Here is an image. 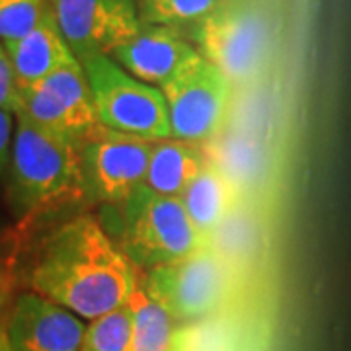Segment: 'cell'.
<instances>
[{
  "label": "cell",
  "mask_w": 351,
  "mask_h": 351,
  "mask_svg": "<svg viewBox=\"0 0 351 351\" xmlns=\"http://www.w3.org/2000/svg\"><path fill=\"white\" fill-rule=\"evenodd\" d=\"M45 0H0V41H16L27 36L47 10Z\"/></svg>",
  "instance_id": "cell-19"
},
{
  "label": "cell",
  "mask_w": 351,
  "mask_h": 351,
  "mask_svg": "<svg viewBox=\"0 0 351 351\" xmlns=\"http://www.w3.org/2000/svg\"><path fill=\"white\" fill-rule=\"evenodd\" d=\"M4 332L12 351H80L86 326L80 316L32 291L16 297Z\"/></svg>",
  "instance_id": "cell-11"
},
{
  "label": "cell",
  "mask_w": 351,
  "mask_h": 351,
  "mask_svg": "<svg viewBox=\"0 0 351 351\" xmlns=\"http://www.w3.org/2000/svg\"><path fill=\"white\" fill-rule=\"evenodd\" d=\"M129 308L133 314L131 351H172L180 343L182 336L176 332L174 316L141 283L131 293Z\"/></svg>",
  "instance_id": "cell-16"
},
{
  "label": "cell",
  "mask_w": 351,
  "mask_h": 351,
  "mask_svg": "<svg viewBox=\"0 0 351 351\" xmlns=\"http://www.w3.org/2000/svg\"><path fill=\"white\" fill-rule=\"evenodd\" d=\"M141 285L162 302L176 322H191L213 314L223 304L228 277L221 258L203 248L184 260L147 269Z\"/></svg>",
  "instance_id": "cell-8"
},
{
  "label": "cell",
  "mask_w": 351,
  "mask_h": 351,
  "mask_svg": "<svg viewBox=\"0 0 351 351\" xmlns=\"http://www.w3.org/2000/svg\"><path fill=\"white\" fill-rule=\"evenodd\" d=\"M8 301H10V277L4 271V267L0 265V318H2V313L6 311Z\"/></svg>",
  "instance_id": "cell-22"
},
{
  "label": "cell",
  "mask_w": 351,
  "mask_h": 351,
  "mask_svg": "<svg viewBox=\"0 0 351 351\" xmlns=\"http://www.w3.org/2000/svg\"><path fill=\"white\" fill-rule=\"evenodd\" d=\"M0 108L12 113L20 110V88L2 41H0Z\"/></svg>",
  "instance_id": "cell-20"
},
{
  "label": "cell",
  "mask_w": 351,
  "mask_h": 351,
  "mask_svg": "<svg viewBox=\"0 0 351 351\" xmlns=\"http://www.w3.org/2000/svg\"><path fill=\"white\" fill-rule=\"evenodd\" d=\"M2 45L12 63L18 88L36 84L76 59L66 45L49 6L41 16L39 24L27 36L16 41H6Z\"/></svg>",
  "instance_id": "cell-13"
},
{
  "label": "cell",
  "mask_w": 351,
  "mask_h": 351,
  "mask_svg": "<svg viewBox=\"0 0 351 351\" xmlns=\"http://www.w3.org/2000/svg\"><path fill=\"white\" fill-rule=\"evenodd\" d=\"M189 34L201 57L215 64L230 84L248 82L258 75L271 49L269 18L248 0H225Z\"/></svg>",
  "instance_id": "cell-4"
},
{
  "label": "cell",
  "mask_w": 351,
  "mask_h": 351,
  "mask_svg": "<svg viewBox=\"0 0 351 351\" xmlns=\"http://www.w3.org/2000/svg\"><path fill=\"white\" fill-rule=\"evenodd\" d=\"M123 205L121 244L135 267L152 269L207 248L180 197L141 188Z\"/></svg>",
  "instance_id": "cell-3"
},
{
  "label": "cell",
  "mask_w": 351,
  "mask_h": 351,
  "mask_svg": "<svg viewBox=\"0 0 351 351\" xmlns=\"http://www.w3.org/2000/svg\"><path fill=\"white\" fill-rule=\"evenodd\" d=\"M133 314L129 302L90 320L80 351H131Z\"/></svg>",
  "instance_id": "cell-18"
},
{
  "label": "cell",
  "mask_w": 351,
  "mask_h": 351,
  "mask_svg": "<svg viewBox=\"0 0 351 351\" xmlns=\"http://www.w3.org/2000/svg\"><path fill=\"white\" fill-rule=\"evenodd\" d=\"M135 265L94 217H76L43 242L32 289L80 318L94 320L131 299Z\"/></svg>",
  "instance_id": "cell-1"
},
{
  "label": "cell",
  "mask_w": 351,
  "mask_h": 351,
  "mask_svg": "<svg viewBox=\"0 0 351 351\" xmlns=\"http://www.w3.org/2000/svg\"><path fill=\"white\" fill-rule=\"evenodd\" d=\"M189 221L203 239H209L225 219L230 205V186L223 170L207 162L201 174L180 195Z\"/></svg>",
  "instance_id": "cell-15"
},
{
  "label": "cell",
  "mask_w": 351,
  "mask_h": 351,
  "mask_svg": "<svg viewBox=\"0 0 351 351\" xmlns=\"http://www.w3.org/2000/svg\"><path fill=\"white\" fill-rule=\"evenodd\" d=\"M156 141L96 123L78 141L88 197L123 203L143 186Z\"/></svg>",
  "instance_id": "cell-6"
},
{
  "label": "cell",
  "mask_w": 351,
  "mask_h": 351,
  "mask_svg": "<svg viewBox=\"0 0 351 351\" xmlns=\"http://www.w3.org/2000/svg\"><path fill=\"white\" fill-rule=\"evenodd\" d=\"M10 170L12 203L25 217L88 197L78 143L22 112H16Z\"/></svg>",
  "instance_id": "cell-2"
},
{
  "label": "cell",
  "mask_w": 351,
  "mask_h": 351,
  "mask_svg": "<svg viewBox=\"0 0 351 351\" xmlns=\"http://www.w3.org/2000/svg\"><path fill=\"white\" fill-rule=\"evenodd\" d=\"M0 351H12L8 338H6V332H4V324H0Z\"/></svg>",
  "instance_id": "cell-23"
},
{
  "label": "cell",
  "mask_w": 351,
  "mask_h": 351,
  "mask_svg": "<svg viewBox=\"0 0 351 351\" xmlns=\"http://www.w3.org/2000/svg\"><path fill=\"white\" fill-rule=\"evenodd\" d=\"M14 129H16V113L0 108V172L10 162Z\"/></svg>",
  "instance_id": "cell-21"
},
{
  "label": "cell",
  "mask_w": 351,
  "mask_h": 351,
  "mask_svg": "<svg viewBox=\"0 0 351 351\" xmlns=\"http://www.w3.org/2000/svg\"><path fill=\"white\" fill-rule=\"evenodd\" d=\"M209 158L197 143L182 138H160L154 143L143 186L162 195L180 197L201 174Z\"/></svg>",
  "instance_id": "cell-14"
},
{
  "label": "cell",
  "mask_w": 351,
  "mask_h": 351,
  "mask_svg": "<svg viewBox=\"0 0 351 351\" xmlns=\"http://www.w3.org/2000/svg\"><path fill=\"white\" fill-rule=\"evenodd\" d=\"M18 112L38 125L76 143L98 123L90 82L78 59L36 84L20 88Z\"/></svg>",
  "instance_id": "cell-9"
},
{
  "label": "cell",
  "mask_w": 351,
  "mask_h": 351,
  "mask_svg": "<svg viewBox=\"0 0 351 351\" xmlns=\"http://www.w3.org/2000/svg\"><path fill=\"white\" fill-rule=\"evenodd\" d=\"M49 8L80 63L112 55L141 27L138 0H49Z\"/></svg>",
  "instance_id": "cell-10"
},
{
  "label": "cell",
  "mask_w": 351,
  "mask_h": 351,
  "mask_svg": "<svg viewBox=\"0 0 351 351\" xmlns=\"http://www.w3.org/2000/svg\"><path fill=\"white\" fill-rule=\"evenodd\" d=\"M197 53L180 29L141 22L137 34L110 57L141 82L160 88Z\"/></svg>",
  "instance_id": "cell-12"
},
{
  "label": "cell",
  "mask_w": 351,
  "mask_h": 351,
  "mask_svg": "<svg viewBox=\"0 0 351 351\" xmlns=\"http://www.w3.org/2000/svg\"><path fill=\"white\" fill-rule=\"evenodd\" d=\"M225 0H138L143 24L168 25L174 29L193 27Z\"/></svg>",
  "instance_id": "cell-17"
},
{
  "label": "cell",
  "mask_w": 351,
  "mask_h": 351,
  "mask_svg": "<svg viewBox=\"0 0 351 351\" xmlns=\"http://www.w3.org/2000/svg\"><path fill=\"white\" fill-rule=\"evenodd\" d=\"M172 137L205 143L217 135L225 119L230 82L199 53L160 86Z\"/></svg>",
  "instance_id": "cell-7"
},
{
  "label": "cell",
  "mask_w": 351,
  "mask_h": 351,
  "mask_svg": "<svg viewBox=\"0 0 351 351\" xmlns=\"http://www.w3.org/2000/svg\"><path fill=\"white\" fill-rule=\"evenodd\" d=\"M82 66L90 82L98 123L151 141L172 137L160 88L131 76L110 55L90 57Z\"/></svg>",
  "instance_id": "cell-5"
},
{
  "label": "cell",
  "mask_w": 351,
  "mask_h": 351,
  "mask_svg": "<svg viewBox=\"0 0 351 351\" xmlns=\"http://www.w3.org/2000/svg\"><path fill=\"white\" fill-rule=\"evenodd\" d=\"M172 351H188V350H186V346L182 343V338H180V343H178V346H176Z\"/></svg>",
  "instance_id": "cell-24"
}]
</instances>
